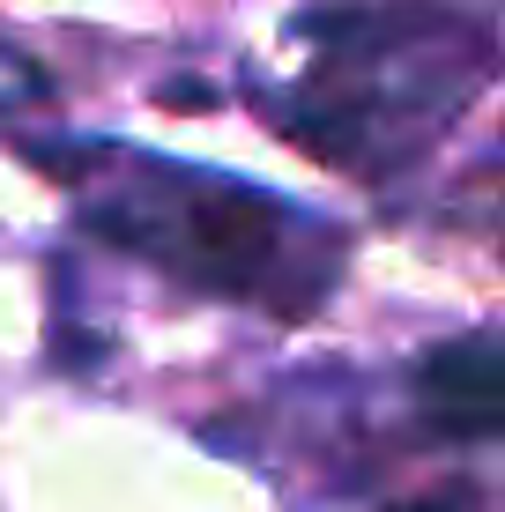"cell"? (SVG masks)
Instances as JSON below:
<instances>
[{
	"label": "cell",
	"mask_w": 505,
	"mask_h": 512,
	"mask_svg": "<svg viewBox=\"0 0 505 512\" xmlns=\"http://www.w3.org/2000/svg\"><path fill=\"white\" fill-rule=\"evenodd\" d=\"M52 179L75 186V223L112 253H134L171 282L275 320H305L342 282L350 238L290 193H268L238 171L149 156L127 141H30Z\"/></svg>",
	"instance_id": "1"
},
{
	"label": "cell",
	"mask_w": 505,
	"mask_h": 512,
	"mask_svg": "<svg viewBox=\"0 0 505 512\" xmlns=\"http://www.w3.org/2000/svg\"><path fill=\"white\" fill-rule=\"evenodd\" d=\"M298 38L305 75L268 119L305 156L357 179H387L446 141L498 60L491 23L446 0H335L298 15Z\"/></svg>",
	"instance_id": "2"
},
{
	"label": "cell",
	"mask_w": 505,
	"mask_h": 512,
	"mask_svg": "<svg viewBox=\"0 0 505 512\" xmlns=\"http://www.w3.org/2000/svg\"><path fill=\"white\" fill-rule=\"evenodd\" d=\"M416 409L446 446H491L505 416V349L498 334H461L416 364Z\"/></svg>",
	"instance_id": "3"
},
{
	"label": "cell",
	"mask_w": 505,
	"mask_h": 512,
	"mask_svg": "<svg viewBox=\"0 0 505 512\" xmlns=\"http://www.w3.org/2000/svg\"><path fill=\"white\" fill-rule=\"evenodd\" d=\"M379 512H476V490H431V498H409V505H379Z\"/></svg>",
	"instance_id": "4"
}]
</instances>
